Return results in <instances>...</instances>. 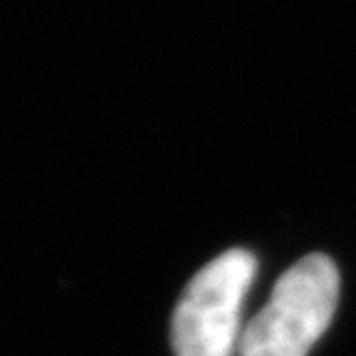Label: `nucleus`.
Masks as SVG:
<instances>
[{
    "instance_id": "obj_1",
    "label": "nucleus",
    "mask_w": 356,
    "mask_h": 356,
    "mask_svg": "<svg viewBox=\"0 0 356 356\" xmlns=\"http://www.w3.org/2000/svg\"><path fill=\"white\" fill-rule=\"evenodd\" d=\"M339 302V270L312 252L277 280L267 305L240 334V356H307L332 324Z\"/></svg>"
},
{
    "instance_id": "obj_2",
    "label": "nucleus",
    "mask_w": 356,
    "mask_h": 356,
    "mask_svg": "<svg viewBox=\"0 0 356 356\" xmlns=\"http://www.w3.org/2000/svg\"><path fill=\"white\" fill-rule=\"evenodd\" d=\"M257 270L250 250L233 248L191 277L173 312L176 356H233L240 344V312Z\"/></svg>"
}]
</instances>
